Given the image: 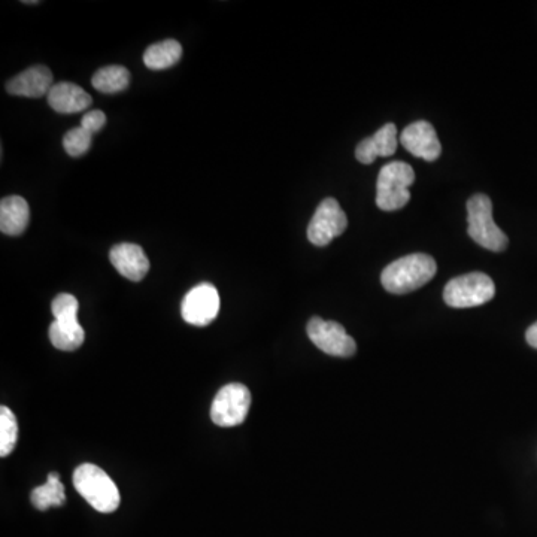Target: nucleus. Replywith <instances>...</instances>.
I'll use <instances>...</instances> for the list:
<instances>
[{
  "label": "nucleus",
  "mask_w": 537,
  "mask_h": 537,
  "mask_svg": "<svg viewBox=\"0 0 537 537\" xmlns=\"http://www.w3.org/2000/svg\"><path fill=\"white\" fill-rule=\"evenodd\" d=\"M312 344L332 357H353L357 351V344L342 324L336 321H324L323 318L314 317L306 327Z\"/></svg>",
  "instance_id": "7"
},
{
  "label": "nucleus",
  "mask_w": 537,
  "mask_h": 537,
  "mask_svg": "<svg viewBox=\"0 0 537 537\" xmlns=\"http://www.w3.org/2000/svg\"><path fill=\"white\" fill-rule=\"evenodd\" d=\"M54 78L47 66H32L12 78L6 84V91L14 96L42 97L54 87Z\"/></svg>",
  "instance_id": "13"
},
{
  "label": "nucleus",
  "mask_w": 537,
  "mask_h": 537,
  "mask_svg": "<svg viewBox=\"0 0 537 537\" xmlns=\"http://www.w3.org/2000/svg\"><path fill=\"white\" fill-rule=\"evenodd\" d=\"M436 272L438 265L432 256L411 254L382 270L381 284L388 293L408 294L432 281Z\"/></svg>",
  "instance_id": "1"
},
{
  "label": "nucleus",
  "mask_w": 537,
  "mask_h": 537,
  "mask_svg": "<svg viewBox=\"0 0 537 537\" xmlns=\"http://www.w3.org/2000/svg\"><path fill=\"white\" fill-rule=\"evenodd\" d=\"M18 441V423L11 409L0 408V455L6 457L14 451Z\"/></svg>",
  "instance_id": "20"
},
{
  "label": "nucleus",
  "mask_w": 537,
  "mask_h": 537,
  "mask_svg": "<svg viewBox=\"0 0 537 537\" xmlns=\"http://www.w3.org/2000/svg\"><path fill=\"white\" fill-rule=\"evenodd\" d=\"M496 294V285L482 272L466 273L451 279L444 290V300L451 308H475L490 302Z\"/></svg>",
  "instance_id": "5"
},
{
  "label": "nucleus",
  "mask_w": 537,
  "mask_h": 537,
  "mask_svg": "<svg viewBox=\"0 0 537 537\" xmlns=\"http://www.w3.org/2000/svg\"><path fill=\"white\" fill-rule=\"evenodd\" d=\"M415 182V172L405 162L385 165L376 181V205L382 211H397L408 205L411 199L409 187Z\"/></svg>",
  "instance_id": "4"
},
{
  "label": "nucleus",
  "mask_w": 537,
  "mask_h": 537,
  "mask_svg": "<svg viewBox=\"0 0 537 537\" xmlns=\"http://www.w3.org/2000/svg\"><path fill=\"white\" fill-rule=\"evenodd\" d=\"M106 124V115L102 111H90L84 115L83 120H81V127L93 133L99 132L100 129H103V126Z\"/></svg>",
  "instance_id": "23"
},
{
  "label": "nucleus",
  "mask_w": 537,
  "mask_h": 537,
  "mask_svg": "<svg viewBox=\"0 0 537 537\" xmlns=\"http://www.w3.org/2000/svg\"><path fill=\"white\" fill-rule=\"evenodd\" d=\"M130 83V72L124 66L112 65L99 69L93 75L94 89L102 93L114 94L126 90Z\"/></svg>",
  "instance_id": "19"
},
{
  "label": "nucleus",
  "mask_w": 537,
  "mask_h": 537,
  "mask_svg": "<svg viewBox=\"0 0 537 537\" xmlns=\"http://www.w3.org/2000/svg\"><path fill=\"white\" fill-rule=\"evenodd\" d=\"M467 223L470 238L485 250L502 253L508 248V236L494 223L493 203L485 194H475L467 202Z\"/></svg>",
  "instance_id": "3"
},
{
  "label": "nucleus",
  "mask_w": 537,
  "mask_h": 537,
  "mask_svg": "<svg viewBox=\"0 0 537 537\" xmlns=\"http://www.w3.org/2000/svg\"><path fill=\"white\" fill-rule=\"evenodd\" d=\"M86 333L78 320L57 321L50 326V341L57 350L75 351L84 344Z\"/></svg>",
  "instance_id": "16"
},
{
  "label": "nucleus",
  "mask_w": 537,
  "mask_h": 537,
  "mask_svg": "<svg viewBox=\"0 0 537 537\" xmlns=\"http://www.w3.org/2000/svg\"><path fill=\"white\" fill-rule=\"evenodd\" d=\"M91 142H93V135L80 126L66 133L63 138V147L69 156L81 157L90 150Z\"/></svg>",
  "instance_id": "21"
},
{
  "label": "nucleus",
  "mask_w": 537,
  "mask_h": 537,
  "mask_svg": "<svg viewBox=\"0 0 537 537\" xmlns=\"http://www.w3.org/2000/svg\"><path fill=\"white\" fill-rule=\"evenodd\" d=\"M250 406L251 393L245 385H226L218 391L212 402V421L220 427L239 426L247 420Z\"/></svg>",
  "instance_id": "6"
},
{
  "label": "nucleus",
  "mask_w": 537,
  "mask_h": 537,
  "mask_svg": "<svg viewBox=\"0 0 537 537\" xmlns=\"http://www.w3.org/2000/svg\"><path fill=\"white\" fill-rule=\"evenodd\" d=\"M23 3H27V5H38L39 2H23Z\"/></svg>",
  "instance_id": "25"
},
{
  "label": "nucleus",
  "mask_w": 537,
  "mask_h": 537,
  "mask_svg": "<svg viewBox=\"0 0 537 537\" xmlns=\"http://www.w3.org/2000/svg\"><path fill=\"white\" fill-rule=\"evenodd\" d=\"M182 318L191 326L205 327L220 312V294L212 284L197 285L185 294L181 306Z\"/></svg>",
  "instance_id": "9"
},
{
  "label": "nucleus",
  "mask_w": 537,
  "mask_h": 537,
  "mask_svg": "<svg viewBox=\"0 0 537 537\" xmlns=\"http://www.w3.org/2000/svg\"><path fill=\"white\" fill-rule=\"evenodd\" d=\"M400 144L418 159L435 162L441 157L442 145L435 127L429 121L409 124L399 138Z\"/></svg>",
  "instance_id": "10"
},
{
  "label": "nucleus",
  "mask_w": 537,
  "mask_h": 537,
  "mask_svg": "<svg viewBox=\"0 0 537 537\" xmlns=\"http://www.w3.org/2000/svg\"><path fill=\"white\" fill-rule=\"evenodd\" d=\"M30 208L21 196L3 197L0 202V230L3 235L20 236L29 226Z\"/></svg>",
  "instance_id": "15"
},
{
  "label": "nucleus",
  "mask_w": 537,
  "mask_h": 537,
  "mask_svg": "<svg viewBox=\"0 0 537 537\" xmlns=\"http://www.w3.org/2000/svg\"><path fill=\"white\" fill-rule=\"evenodd\" d=\"M48 103L59 114H78L87 111L93 99L77 84L59 83L48 93Z\"/></svg>",
  "instance_id": "14"
},
{
  "label": "nucleus",
  "mask_w": 537,
  "mask_h": 537,
  "mask_svg": "<svg viewBox=\"0 0 537 537\" xmlns=\"http://www.w3.org/2000/svg\"><path fill=\"white\" fill-rule=\"evenodd\" d=\"M78 311H80V303L77 297L68 293L59 294L51 305V312L57 321L78 320Z\"/></svg>",
  "instance_id": "22"
},
{
  "label": "nucleus",
  "mask_w": 537,
  "mask_h": 537,
  "mask_svg": "<svg viewBox=\"0 0 537 537\" xmlns=\"http://www.w3.org/2000/svg\"><path fill=\"white\" fill-rule=\"evenodd\" d=\"M527 344L537 350V323L529 327L526 333Z\"/></svg>",
  "instance_id": "24"
},
{
  "label": "nucleus",
  "mask_w": 537,
  "mask_h": 537,
  "mask_svg": "<svg viewBox=\"0 0 537 537\" xmlns=\"http://www.w3.org/2000/svg\"><path fill=\"white\" fill-rule=\"evenodd\" d=\"M30 500L39 511H47L51 506H62L66 502V494L59 473L51 472L47 482L32 491Z\"/></svg>",
  "instance_id": "18"
},
{
  "label": "nucleus",
  "mask_w": 537,
  "mask_h": 537,
  "mask_svg": "<svg viewBox=\"0 0 537 537\" xmlns=\"http://www.w3.org/2000/svg\"><path fill=\"white\" fill-rule=\"evenodd\" d=\"M348 218L338 200L327 197L318 205L308 226V239L317 247H326L347 230Z\"/></svg>",
  "instance_id": "8"
},
{
  "label": "nucleus",
  "mask_w": 537,
  "mask_h": 537,
  "mask_svg": "<svg viewBox=\"0 0 537 537\" xmlns=\"http://www.w3.org/2000/svg\"><path fill=\"white\" fill-rule=\"evenodd\" d=\"M181 56V44L175 39H166V41L157 42V44L147 48L144 54V63L147 68L153 69V71H162V69L177 65Z\"/></svg>",
  "instance_id": "17"
},
{
  "label": "nucleus",
  "mask_w": 537,
  "mask_h": 537,
  "mask_svg": "<svg viewBox=\"0 0 537 537\" xmlns=\"http://www.w3.org/2000/svg\"><path fill=\"white\" fill-rule=\"evenodd\" d=\"M75 490L90 503L97 512L111 514L120 506L121 497L115 482L94 464H81L74 473Z\"/></svg>",
  "instance_id": "2"
},
{
  "label": "nucleus",
  "mask_w": 537,
  "mask_h": 537,
  "mask_svg": "<svg viewBox=\"0 0 537 537\" xmlns=\"http://www.w3.org/2000/svg\"><path fill=\"white\" fill-rule=\"evenodd\" d=\"M112 266L124 278L133 282L142 281L150 270V260L144 250L135 244H118L109 253Z\"/></svg>",
  "instance_id": "11"
},
{
  "label": "nucleus",
  "mask_w": 537,
  "mask_h": 537,
  "mask_svg": "<svg viewBox=\"0 0 537 537\" xmlns=\"http://www.w3.org/2000/svg\"><path fill=\"white\" fill-rule=\"evenodd\" d=\"M399 145L396 124L388 123L370 138L363 139L356 148L358 162L372 165L376 157H390L396 153Z\"/></svg>",
  "instance_id": "12"
}]
</instances>
